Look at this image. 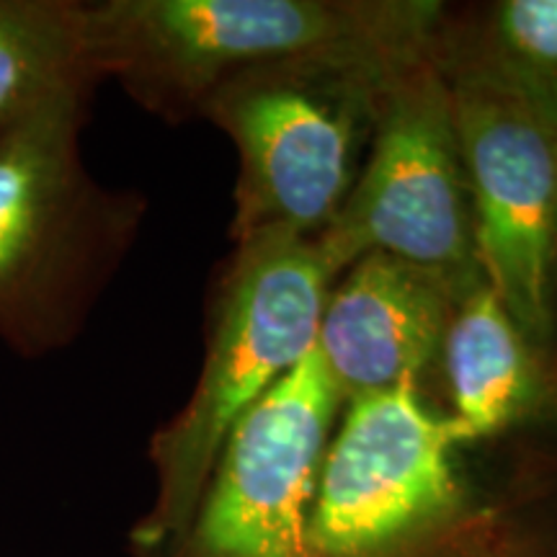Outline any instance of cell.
Here are the masks:
<instances>
[{
    "label": "cell",
    "mask_w": 557,
    "mask_h": 557,
    "mask_svg": "<svg viewBox=\"0 0 557 557\" xmlns=\"http://www.w3.org/2000/svg\"><path fill=\"white\" fill-rule=\"evenodd\" d=\"M436 0H96L90 41L103 81L165 124L201 120L243 70L302 58H418Z\"/></svg>",
    "instance_id": "cell-1"
},
{
    "label": "cell",
    "mask_w": 557,
    "mask_h": 557,
    "mask_svg": "<svg viewBox=\"0 0 557 557\" xmlns=\"http://www.w3.org/2000/svg\"><path fill=\"white\" fill-rule=\"evenodd\" d=\"M94 96L62 94L0 137V346L24 361L78 344L148 218L143 191L88 169Z\"/></svg>",
    "instance_id": "cell-2"
},
{
    "label": "cell",
    "mask_w": 557,
    "mask_h": 557,
    "mask_svg": "<svg viewBox=\"0 0 557 557\" xmlns=\"http://www.w3.org/2000/svg\"><path fill=\"white\" fill-rule=\"evenodd\" d=\"M336 278L315 240L233 243L209 287L197 385L150 438L158 491L132 529L139 557H158L184 534L240 418L315 348Z\"/></svg>",
    "instance_id": "cell-3"
},
{
    "label": "cell",
    "mask_w": 557,
    "mask_h": 557,
    "mask_svg": "<svg viewBox=\"0 0 557 557\" xmlns=\"http://www.w3.org/2000/svg\"><path fill=\"white\" fill-rule=\"evenodd\" d=\"M426 54L302 58L222 83L201 120L238 150L230 240L320 238L357 184L389 78Z\"/></svg>",
    "instance_id": "cell-4"
},
{
    "label": "cell",
    "mask_w": 557,
    "mask_h": 557,
    "mask_svg": "<svg viewBox=\"0 0 557 557\" xmlns=\"http://www.w3.org/2000/svg\"><path fill=\"white\" fill-rule=\"evenodd\" d=\"M315 243L338 276L387 253L462 292L485 282L449 86L431 52L389 78L357 184Z\"/></svg>",
    "instance_id": "cell-5"
},
{
    "label": "cell",
    "mask_w": 557,
    "mask_h": 557,
    "mask_svg": "<svg viewBox=\"0 0 557 557\" xmlns=\"http://www.w3.org/2000/svg\"><path fill=\"white\" fill-rule=\"evenodd\" d=\"M468 429L413 387L359 395L320 462L310 511L315 557H408L465 517L457 451Z\"/></svg>",
    "instance_id": "cell-6"
},
{
    "label": "cell",
    "mask_w": 557,
    "mask_h": 557,
    "mask_svg": "<svg viewBox=\"0 0 557 557\" xmlns=\"http://www.w3.org/2000/svg\"><path fill=\"white\" fill-rule=\"evenodd\" d=\"M431 54L468 169L480 274L529 338L557 346V137L480 62L436 39Z\"/></svg>",
    "instance_id": "cell-7"
},
{
    "label": "cell",
    "mask_w": 557,
    "mask_h": 557,
    "mask_svg": "<svg viewBox=\"0 0 557 557\" xmlns=\"http://www.w3.org/2000/svg\"><path fill=\"white\" fill-rule=\"evenodd\" d=\"M341 408L312 348L240 418L189 527L158 557H315L312 498Z\"/></svg>",
    "instance_id": "cell-8"
},
{
    "label": "cell",
    "mask_w": 557,
    "mask_h": 557,
    "mask_svg": "<svg viewBox=\"0 0 557 557\" xmlns=\"http://www.w3.org/2000/svg\"><path fill=\"white\" fill-rule=\"evenodd\" d=\"M462 292L434 271L387 253L361 256L320 312L315 354L341 398L413 387L431 406ZM438 408V406H436Z\"/></svg>",
    "instance_id": "cell-9"
},
{
    "label": "cell",
    "mask_w": 557,
    "mask_h": 557,
    "mask_svg": "<svg viewBox=\"0 0 557 557\" xmlns=\"http://www.w3.org/2000/svg\"><path fill=\"white\" fill-rule=\"evenodd\" d=\"M442 398L475 442L557 451V346L529 338L485 282L462 297L442 354Z\"/></svg>",
    "instance_id": "cell-10"
},
{
    "label": "cell",
    "mask_w": 557,
    "mask_h": 557,
    "mask_svg": "<svg viewBox=\"0 0 557 557\" xmlns=\"http://www.w3.org/2000/svg\"><path fill=\"white\" fill-rule=\"evenodd\" d=\"M103 75L83 0H0V137L62 94Z\"/></svg>",
    "instance_id": "cell-11"
},
{
    "label": "cell",
    "mask_w": 557,
    "mask_h": 557,
    "mask_svg": "<svg viewBox=\"0 0 557 557\" xmlns=\"http://www.w3.org/2000/svg\"><path fill=\"white\" fill-rule=\"evenodd\" d=\"M436 45L498 75L557 137V0L447 3Z\"/></svg>",
    "instance_id": "cell-12"
},
{
    "label": "cell",
    "mask_w": 557,
    "mask_h": 557,
    "mask_svg": "<svg viewBox=\"0 0 557 557\" xmlns=\"http://www.w3.org/2000/svg\"><path fill=\"white\" fill-rule=\"evenodd\" d=\"M555 295H557V256H555Z\"/></svg>",
    "instance_id": "cell-13"
}]
</instances>
